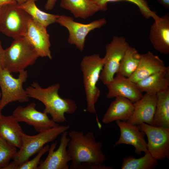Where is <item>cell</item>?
I'll list each match as a JSON object with an SVG mask.
<instances>
[{
	"label": "cell",
	"mask_w": 169,
	"mask_h": 169,
	"mask_svg": "<svg viewBox=\"0 0 169 169\" xmlns=\"http://www.w3.org/2000/svg\"><path fill=\"white\" fill-rule=\"evenodd\" d=\"M24 37L33 47L39 57L52 59L50 36L46 27L31 18Z\"/></svg>",
	"instance_id": "4fadbf2b"
},
{
	"label": "cell",
	"mask_w": 169,
	"mask_h": 169,
	"mask_svg": "<svg viewBox=\"0 0 169 169\" xmlns=\"http://www.w3.org/2000/svg\"><path fill=\"white\" fill-rule=\"evenodd\" d=\"M70 140L67 150L71 157V169H112L102 165L106 160L102 151V144L97 141L94 134L74 130L68 132Z\"/></svg>",
	"instance_id": "6da1fadb"
},
{
	"label": "cell",
	"mask_w": 169,
	"mask_h": 169,
	"mask_svg": "<svg viewBox=\"0 0 169 169\" xmlns=\"http://www.w3.org/2000/svg\"><path fill=\"white\" fill-rule=\"evenodd\" d=\"M39 57L37 52L24 36L14 39L4 49V68L11 73H18L33 65Z\"/></svg>",
	"instance_id": "277c9868"
},
{
	"label": "cell",
	"mask_w": 169,
	"mask_h": 169,
	"mask_svg": "<svg viewBox=\"0 0 169 169\" xmlns=\"http://www.w3.org/2000/svg\"><path fill=\"white\" fill-rule=\"evenodd\" d=\"M36 1L28 0L22 4L18 5L33 19L46 28L56 23L59 15L48 13L40 10L36 5Z\"/></svg>",
	"instance_id": "cb8c5ba5"
},
{
	"label": "cell",
	"mask_w": 169,
	"mask_h": 169,
	"mask_svg": "<svg viewBox=\"0 0 169 169\" xmlns=\"http://www.w3.org/2000/svg\"><path fill=\"white\" fill-rule=\"evenodd\" d=\"M4 49L0 41V71L4 68Z\"/></svg>",
	"instance_id": "4dcf8cb0"
},
{
	"label": "cell",
	"mask_w": 169,
	"mask_h": 169,
	"mask_svg": "<svg viewBox=\"0 0 169 169\" xmlns=\"http://www.w3.org/2000/svg\"><path fill=\"white\" fill-rule=\"evenodd\" d=\"M36 106L34 102L31 103L24 107L18 106L14 110L12 115L18 122H24L32 126L38 132L59 125L50 119L46 113L37 110Z\"/></svg>",
	"instance_id": "8fae6325"
},
{
	"label": "cell",
	"mask_w": 169,
	"mask_h": 169,
	"mask_svg": "<svg viewBox=\"0 0 169 169\" xmlns=\"http://www.w3.org/2000/svg\"><path fill=\"white\" fill-rule=\"evenodd\" d=\"M106 22V19L103 18L84 24L74 21L73 17L61 15H59L56 23L67 29L69 33L68 43L75 45L82 52L84 49L86 37L88 33L95 29L104 26Z\"/></svg>",
	"instance_id": "9c48e42d"
},
{
	"label": "cell",
	"mask_w": 169,
	"mask_h": 169,
	"mask_svg": "<svg viewBox=\"0 0 169 169\" xmlns=\"http://www.w3.org/2000/svg\"><path fill=\"white\" fill-rule=\"evenodd\" d=\"M130 46L123 36H114L105 47L104 65L100 79L106 85L114 78L117 72L120 62Z\"/></svg>",
	"instance_id": "ba28073f"
},
{
	"label": "cell",
	"mask_w": 169,
	"mask_h": 169,
	"mask_svg": "<svg viewBox=\"0 0 169 169\" xmlns=\"http://www.w3.org/2000/svg\"><path fill=\"white\" fill-rule=\"evenodd\" d=\"M24 132L18 122L12 115H0V136L19 149Z\"/></svg>",
	"instance_id": "44dd1931"
},
{
	"label": "cell",
	"mask_w": 169,
	"mask_h": 169,
	"mask_svg": "<svg viewBox=\"0 0 169 169\" xmlns=\"http://www.w3.org/2000/svg\"><path fill=\"white\" fill-rule=\"evenodd\" d=\"M156 102V94L146 93L141 99L133 103V112L127 122L136 125L142 123L151 125Z\"/></svg>",
	"instance_id": "e0dca14e"
},
{
	"label": "cell",
	"mask_w": 169,
	"mask_h": 169,
	"mask_svg": "<svg viewBox=\"0 0 169 169\" xmlns=\"http://www.w3.org/2000/svg\"><path fill=\"white\" fill-rule=\"evenodd\" d=\"M1 7L0 6V10Z\"/></svg>",
	"instance_id": "d590c367"
},
{
	"label": "cell",
	"mask_w": 169,
	"mask_h": 169,
	"mask_svg": "<svg viewBox=\"0 0 169 169\" xmlns=\"http://www.w3.org/2000/svg\"><path fill=\"white\" fill-rule=\"evenodd\" d=\"M99 8L100 11H105L108 9L109 2L125 1L131 3L138 7L140 12L146 19L152 18L154 19L158 16L156 12L152 11L146 0H92Z\"/></svg>",
	"instance_id": "4316f807"
},
{
	"label": "cell",
	"mask_w": 169,
	"mask_h": 169,
	"mask_svg": "<svg viewBox=\"0 0 169 169\" xmlns=\"http://www.w3.org/2000/svg\"><path fill=\"white\" fill-rule=\"evenodd\" d=\"M158 160L153 157L147 150L144 155L136 158L129 156L124 158L121 164L122 169H152L158 164Z\"/></svg>",
	"instance_id": "484cf974"
},
{
	"label": "cell",
	"mask_w": 169,
	"mask_h": 169,
	"mask_svg": "<svg viewBox=\"0 0 169 169\" xmlns=\"http://www.w3.org/2000/svg\"><path fill=\"white\" fill-rule=\"evenodd\" d=\"M146 135L147 150L158 160L169 158V128L142 123L137 125Z\"/></svg>",
	"instance_id": "30bf717a"
},
{
	"label": "cell",
	"mask_w": 169,
	"mask_h": 169,
	"mask_svg": "<svg viewBox=\"0 0 169 169\" xmlns=\"http://www.w3.org/2000/svg\"><path fill=\"white\" fill-rule=\"evenodd\" d=\"M17 152L16 146L0 136V169H4Z\"/></svg>",
	"instance_id": "83f0119b"
},
{
	"label": "cell",
	"mask_w": 169,
	"mask_h": 169,
	"mask_svg": "<svg viewBox=\"0 0 169 169\" xmlns=\"http://www.w3.org/2000/svg\"><path fill=\"white\" fill-rule=\"evenodd\" d=\"M104 65V60L99 54L85 56L80 64L83 73V83L88 111L95 114V104L100 95V91L96 86Z\"/></svg>",
	"instance_id": "5b68a950"
},
{
	"label": "cell",
	"mask_w": 169,
	"mask_h": 169,
	"mask_svg": "<svg viewBox=\"0 0 169 169\" xmlns=\"http://www.w3.org/2000/svg\"><path fill=\"white\" fill-rule=\"evenodd\" d=\"M163 61L158 56L149 51L141 54L137 68L129 79L135 83L149 76L165 69Z\"/></svg>",
	"instance_id": "ac0fdd59"
},
{
	"label": "cell",
	"mask_w": 169,
	"mask_h": 169,
	"mask_svg": "<svg viewBox=\"0 0 169 169\" xmlns=\"http://www.w3.org/2000/svg\"><path fill=\"white\" fill-rule=\"evenodd\" d=\"M149 34L153 48L164 54H169V14H166L154 19Z\"/></svg>",
	"instance_id": "9a60e30c"
},
{
	"label": "cell",
	"mask_w": 169,
	"mask_h": 169,
	"mask_svg": "<svg viewBox=\"0 0 169 169\" xmlns=\"http://www.w3.org/2000/svg\"><path fill=\"white\" fill-rule=\"evenodd\" d=\"M134 110V103L129 100L123 97H116L104 114L102 121L105 124L118 120L127 122L131 117Z\"/></svg>",
	"instance_id": "d6986e66"
},
{
	"label": "cell",
	"mask_w": 169,
	"mask_h": 169,
	"mask_svg": "<svg viewBox=\"0 0 169 169\" xmlns=\"http://www.w3.org/2000/svg\"><path fill=\"white\" fill-rule=\"evenodd\" d=\"M151 125L169 128V88L156 94V108Z\"/></svg>",
	"instance_id": "603a6c76"
},
{
	"label": "cell",
	"mask_w": 169,
	"mask_h": 169,
	"mask_svg": "<svg viewBox=\"0 0 169 169\" xmlns=\"http://www.w3.org/2000/svg\"><path fill=\"white\" fill-rule=\"evenodd\" d=\"M158 2L164 8H169V0H157Z\"/></svg>",
	"instance_id": "d6a6232c"
},
{
	"label": "cell",
	"mask_w": 169,
	"mask_h": 169,
	"mask_svg": "<svg viewBox=\"0 0 169 169\" xmlns=\"http://www.w3.org/2000/svg\"><path fill=\"white\" fill-rule=\"evenodd\" d=\"M57 0H47L45 5V9L47 10L52 9L54 7Z\"/></svg>",
	"instance_id": "f546056e"
},
{
	"label": "cell",
	"mask_w": 169,
	"mask_h": 169,
	"mask_svg": "<svg viewBox=\"0 0 169 169\" xmlns=\"http://www.w3.org/2000/svg\"><path fill=\"white\" fill-rule=\"evenodd\" d=\"M141 56L135 48L130 46L120 62L116 75L130 77L136 70Z\"/></svg>",
	"instance_id": "d4e9b609"
},
{
	"label": "cell",
	"mask_w": 169,
	"mask_h": 169,
	"mask_svg": "<svg viewBox=\"0 0 169 169\" xmlns=\"http://www.w3.org/2000/svg\"><path fill=\"white\" fill-rule=\"evenodd\" d=\"M49 147L50 146L49 145L44 146L37 153V155L34 158L20 165L17 169H38L41 157L48 151Z\"/></svg>",
	"instance_id": "f1b7e54d"
},
{
	"label": "cell",
	"mask_w": 169,
	"mask_h": 169,
	"mask_svg": "<svg viewBox=\"0 0 169 169\" xmlns=\"http://www.w3.org/2000/svg\"><path fill=\"white\" fill-rule=\"evenodd\" d=\"M116 123L120 130V135L114 146L121 144L131 145L134 147L135 153L138 155L147 151V143L142 132L137 125L119 120L116 121Z\"/></svg>",
	"instance_id": "5bb4252c"
},
{
	"label": "cell",
	"mask_w": 169,
	"mask_h": 169,
	"mask_svg": "<svg viewBox=\"0 0 169 169\" xmlns=\"http://www.w3.org/2000/svg\"><path fill=\"white\" fill-rule=\"evenodd\" d=\"M141 92L157 94L169 88V67L135 83Z\"/></svg>",
	"instance_id": "ffe728a7"
},
{
	"label": "cell",
	"mask_w": 169,
	"mask_h": 169,
	"mask_svg": "<svg viewBox=\"0 0 169 169\" xmlns=\"http://www.w3.org/2000/svg\"><path fill=\"white\" fill-rule=\"evenodd\" d=\"M31 18L17 3L1 6L0 32L14 39L24 36Z\"/></svg>",
	"instance_id": "8992f818"
},
{
	"label": "cell",
	"mask_w": 169,
	"mask_h": 169,
	"mask_svg": "<svg viewBox=\"0 0 169 169\" xmlns=\"http://www.w3.org/2000/svg\"><path fill=\"white\" fill-rule=\"evenodd\" d=\"M69 128V125L55 126L39 132L35 135L30 136L24 133L22 136V144L18 151L13 158V161L4 169H17L19 166L29 160L37 153L46 143L53 141L64 131Z\"/></svg>",
	"instance_id": "3957f363"
},
{
	"label": "cell",
	"mask_w": 169,
	"mask_h": 169,
	"mask_svg": "<svg viewBox=\"0 0 169 169\" xmlns=\"http://www.w3.org/2000/svg\"><path fill=\"white\" fill-rule=\"evenodd\" d=\"M1 97V91H0V115L2 114L1 113V111L2 110H1V107H0Z\"/></svg>",
	"instance_id": "e575fe53"
},
{
	"label": "cell",
	"mask_w": 169,
	"mask_h": 169,
	"mask_svg": "<svg viewBox=\"0 0 169 169\" xmlns=\"http://www.w3.org/2000/svg\"><path fill=\"white\" fill-rule=\"evenodd\" d=\"M17 78L13 77L11 73L5 68L0 71V88L1 90V108L8 104L15 101L24 103L28 101L29 97L23 87L27 80L26 70L19 73Z\"/></svg>",
	"instance_id": "52a82bcc"
},
{
	"label": "cell",
	"mask_w": 169,
	"mask_h": 169,
	"mask_svg": "<svg viewBox=\"0 0 169 169\" xmlns=\"http://www.w3.org/2000/svg\"><path fill=\"white\" fill-rule=\"evenodd\" d=\"M60 88L59 83L46 88H43L38 83L33 82L25 89L29 97L38 100L44 105L43 112L49 114L52 120L57 123L66 121L65 114H73L77 108L73 100L63 99L59 95Z\"/></svg>",
	"instance_id": "7a4b0ae2"
},
{
	"label": "cell",
	"mask_w": 169,
	"mask_h": 169,
	"mask_svg": "<svg viewBox=\"0 0 169 169\" xmlns=\"http://www.w3.org/2000/svg\"><path fill=\"white\" fill-rule=\"evenodd\" d=\"M106 85L108 89L106 95L108 98L121 96L129 100L134 103L143 96L135 83L127 77L116 75Z\"/></svg>",
	"instance_id": "2e32d148"
},
{
	"label": "cell",
	"mask_w": 169,
	"mask_h": 169,
	"mask_svg": "<svg viewBox=\"0 0 169 169\" xmlns=\"http://www.w3.org/2000/svg\"><path fill=\"white\" fill-rule=\"evenodd\" d=\"M18 4L20 5L25 3L28 0H16Z\"/></svg>",
	"instance_id": "836d02e7"
},
{
	"label": "cell",
	"mask_w": 169,
	"mask_h": 169,
	"mask_svg": "<svg viewBox=\"0 0 169 169\" xmlns=\"http://www.w3.org/2000/svg\"><path fill=\"white\" fill-rule=\"evenodd\" d=\"M17 3L16 0H0V6Z\"/></svg>",
	"instance_id": "1f68e13d"
},
{
	"label": "cell",
	"mask_w": 169,
	"mask_h": 169,
	"mask_svg": "<svg viewBox=\"0 0 169 169\" xmlns=\"http://www.w3.org/2000/svg\"><path fill=\"white\" fill-rule=\"evenodd\" d=\"M60 5L69 11L76 18L84 19L100 11L92 0H60Z\"/></svg>",
	"instance_id": "7402d4cb"
},
{
	"label": "cell",
	"mask_w": 169,
	"mask_h": 169,
	"mask_svg": "<svg viewBox=\"0 0 169 169\" xmlns=\"http://www.w3.org/2000/svg\"><path fill=\"white\" fill-rule=\"evenodd\" d=\"M68 132L65 131L61 134L60 143L58 148L55 151L56 142L50 146L48 155L44 161L40 162L38 169H68V163L71 160L67 150L70 139Z\"/></svg>",
	"instance_id": "7c38bea8"
}]
</instances>
